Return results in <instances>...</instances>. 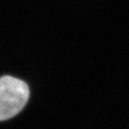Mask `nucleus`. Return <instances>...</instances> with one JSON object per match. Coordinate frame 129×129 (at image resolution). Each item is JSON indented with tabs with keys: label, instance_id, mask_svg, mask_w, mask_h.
<instances>
[{
	"label": "nucleus",
	"instance_id": "f257e3e1",
	"mask_svg": "<svg viewBox=\"0 0 129 129\" xmlns=\"http://www.w3.org/2000/svg\"><path fill=\"white\" fill-rule=\"evenodd\" d=\"M30 97L26 83L12 76L0 78V121L7 120L22 110Z\"/></svg>",
	"mask_w": 129,
	"mask_h": 129
}]
</instances>
